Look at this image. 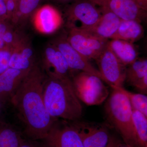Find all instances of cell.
I'll return each instance as SVG.
<instances>
[{"mask_svg":"<svg viewBox=\"0 0 147 147\" xmlns=\"http://www.w3.org/2000/svg\"><path fill=\"white\" fill-rule=\"evenodd\" d=\"M71 80L77 97L89 106L100 105L110 94L102 79L91 74L78 71Z\"/></svg>","mask_w":147,"mask_h":147,"instance_id":"4","label":"cell"},{"mask_svg":"<svg viewBox=\"0 0 147 147\" xmlns=\"http://www.w3.org/2000/svg\"><path fill=\"white\" fill-rule=\"evenodd\" d=\"M146 75L147 59H138L126 67L125 82L133 87Z\"/></svg>","mask_w":147,"mask_h":147,"instance_id":"19","label":"cell"},{"mask_svg":"<svg viewBox=\"0 0 147 147\" xmlns=\"http://www.w3.org/2000/svg\"><path fill=\"white\" fill-rule=\"evenodd\" d=\"M132 122L138 147H147V117L137 110H132Z\"/></svg>","mask_w":147,"mask_h":147,"instance_id":"18","label":"cell"},{"mask_svg":"<svg viewBox=\"0 0 147 147\" xmlns=\"http://www.w3.org/2000/svg\"><path fill=\"white\" fill-rule=\"evenodd\" d=\"M45 79L40 69L33 66L10 100L25 133L33 140L44 139L58 119L52 118L45 108L42 96Z\"/></svg>","mask_w":147,"mask_h":147,"instance_id":"1","label":"cell"},{"mask_svg":"<svg viewBox=\"0 0 147 147\" xmlns=\"http://www.w3.org/2000/svg\"><path fill=\"white\" fill-rule=\"evenodd\" d=\"M46 67L49 77L69 76L71 71L60 51L55 45L48 46L45 50Z\"/></svg>","mask_w":147,"mask_h":147,"instance_id":"14","label":"cell"},{"mask_svg":"<svg viewBox=\"0 0 147 147\" xmlns=\"http://www.w3.org/2000/svg\"><path fill=\"white\" fill-rule=\"evenodd\" d=\"M144 28L141 23L135 20H121L116 33L111 39L121 40L133 43L144 35Z\"/></svg>","mask_w":147,"mask_h":147,"instance_id":"17","label":"cell"},{"mask_svg":"<svg viewBox=\"0 0 147 147\" xmlns=\"http://www.w3.org/2000/svg\"><path fill=\"white\" fill-rule=\"evenodd\" d=\"M107 47L119 61L126 67L138 59V53L133 43L117 39L108 41Z\"/></svg>","mask_w":147,"mask_h":147,"instance_id":"16","label":"cell"},{"mask_svg":"<svg viewBox=\"0 0 147 147\" xmlns=\"http://www.w3.org/2000/svg\"><path fill=\"white\" fill-rule=\"evenodd\" d=\"M65 13L70 28L79 23V28L83 29L93 26L101 16L99 7L90 0H76L66 6Z\"/></svg>","mask_w":147,"mask_h":147,"instance_id":"6","label":"cell"},{"mask_svg":"<svg viewBox=\"0 0 147 147\" xmlns=\"http://www.w3.org/2000/svg\"><path fill=\"white\" fill-rule=\"evenodd\" d=\"M41 140L42 147H84L75 129L65 120H56L46 137Z\"/></svg>","mask_w":147,"mask_h":147,"instance_id":"8","label":"cell"},{"mask_svg":"<svg viewBox=\"0 0 147 147\" xmlns=\"http://www.w3.org/2000/svg\"><path fill=\"white\" fill-rule=\"evenodd\" d=\"M98 7L106 9L121 20H135L142 23L147 18V11L139 7L135 0H90Z\"/></svg>","mask_w":147,"mask_h":147,"instance_id":"10","label":"cell"},{"mask_svg":"<svg viewBox=\"0 0 147 147\" xmlns=\"http://www.w3.org/2000/svg\"><path fill=\"white\" fill-rule=\"evenodd\" d=\"M3 40L6 45L10 47L11 45H14L15 41V37L14 34L8 30L2 36Z\"/></svg>","mask_w":147,"mask_h":147,"instance_id":"25","label":"cell"},{"mask_svg":"<svg viewBox=\"0 0 147 147\" xmlns=\"http://www.w3.org/2000/svg\"><path fill=\"white\" fill-rule=\"evenodd\" d=\"M19 147H42L37 145L34 142L27 141L21 139Z\"/></svg>","mask_w":147,"mask_h":147,"instance_id":"28","label":"cell"},{"mask_svg":"<svg viewBox=\"0 0 147 147\" xmlns=\"http://www.w3.org/2000/svg\"><path fill=\"white\" fill-rule=\"evenodd\" d=\"M58 4L66 6L70 4L76 0H52Z\"/></svg>","mask_w":147,"mask_h":147,"instance_id":"29","label":"cell"},{"mask_svg":"<svg viewBox=\"0 0 147 147\" xmlns=\"http://www.w3.org/2000/svg\"><path fill=\"white\" fill-rule=\"evenodd\" d=\"M71 124L78 132L84 147H106L110 139L106 126L96 123L79 120Z\"/></svg>","mask_w":147,"mask_h":147,"instance_id":"9","label":"cell"},{"mask_svg":"<svg viewBox=\"0 0 147 147\" xmlns=\"http://www.w3.org/2000/svg\"><path fill=\"white\" fill-rule=\"evenodd\" d=\"M114 147H131L124 142H119L115 139Z\"/></svg>","mask_w":147,"mask_h":147,"instance_id":"32","label":"cell"},{"mask_svg":"<svg viewBox=\"0 0 147 147\" xmlns=\"http://www.w3.org/2000/svg\"><path fill=\"white\" fill-rule=\"evenodd\" d=\"M99 8L101 11L99 20L93 26L84 30L102 39H111L117 30L121 20L112 11Z\"/></svg>","mask_w":147,"mask_h":147,"instance_id":"12","label":"cell"},{"mask_svg":"<svg viewBox=\"0 0 147 147\" xmlns=\"http://www.w3.org/2000/svg\"><path fill=\"white\" fill-rule=\"evenodd\" d=\"M5 104V103H4L2 101L0 100V119H1V116L2 115L3 112Z\"/></svg>","mask_w":147,"mask_h":147,"instance_id":"34","label":"cell"},{"mask_svg":"<svg viewBox=\"0 0 147 147\" xmlns=\"http://www.w3.org/2000/svg\"><path fill=\"white\" fill-rule=\"evenodd\" d=\"M115 138L110 137V140L106 147H114Z\"/></svg>","mask_w":147,"mask_h":147,"instance_id":"35","label":"cell"},{"mask_svg":"<svg viewBox=\"0 0 147 147\" xmlns=\"http://www.w3.org/2000/svg\"><path fill=\"white\" fill-rule=\"evenodd\" d=\"M95 61L103 82L110 87H123L126 67L121 63L107 46Z\"/></svg>","mask_w":147,"mask_h":147,"instance_id":"7","label":"cell"},{"mask_svg":"<svg viewBox=\"0 0 147 147\" xmlns=\"http://www.w3.org/2000/svg\"><path fill=\"white\" fill-rule=\"evenodd\" d=\"M139 7L144 10H147V0H135Z\"/></svg>","mask_w":147,"mask_h":147,"instance_id":"30","label":"cell"},{"mask_svg":"<svg viewBox=\"0 0 147 147\" xmlns=\"http://www.w3.org/2000/svg\"><path fill=\"white\" fill-rule=\"evenodd\" d=\"M54 45L63 55L71 71L88 72L97 76L103 81L98 69L92 65L90 61L72 47L67 40V37L63 36L57 38Z\"/></svg>","mask_w":147,"mask_h":147,"instance_id":"11","label":"cell"},{"mask_svg":"<svg viewBox=\"0 0 147 147\" xmlns=\"http://www.w3.org/2000/svg\"><path fill=\"white\" fill-rule=\"evenodd\" d=\"M114 87L126 95L132 110H137L147 117V96L146 94L132 92L123 87Z\"/></svg>","mask_w":147,"mask_h":147,"instance_id":"21","label":"cell"},{"mask_svg":"<svg viewBox=\"0 0 147 147\" xmlns=\"http://www.w3.org/2000/svg\"><path fill=\"white\" fill-rule=\"evenodd\" d=\"M30 70L22 71L9 67L0 74V100L5 104L10 100Z\"/></svg>","mask_w":147,"mask_h":147,"instance_id":"13","label":"cell"},{"mask_svg":"<svg viewBox=\"0 0 147 147\" xmlns=\"http://www.w3.org/2000/svg\"><path fill=\"white\" fill-rule=\"evenodd\" d=\"M9 47H8L6 45L4 41L3 40L2 36L0 34V50L6 49V48H9Z\"/></svg>","mask_w":147,"mask_h":147,"instance_id":"33","label":"cell"},{"mask_svg":"<svg viewBox=\"0 0 147 147\" xmlns=\"http://www.w3.org/2000/svg\"><path fill=\"white\" fill-rule=\"evenodd\" d=\"M67 40L76 51L90 61L95 60L107 47L109 40L96 36L84 29L70 28Z\"/></svg>","mask_w":147,"mask_h":147,"instance_id":"5","label":"cell"},{"mask_svg":"<svg viewBox=\"0 0 147 147\" xmlns=\"http://www.w3.org/2000/svg\"><path fill=\"white\" fill-rule=\"evenodd\" d=\"M4 1H6V0H4Z\"/></svg>","mask_w":147,"mask_h":147,"instance_id":"36","label":"cell"},{"mask_svg":"<svg viewBox=\"0 0 147 147\" xmlns=\"http://www.w3.org/2000/svg\"><path fill=\"white\" fill-rule=\"evenodd\" d=\"M36 18L38 28L46 34L55 32L61 25V21L59 11L48 5L42 6L37 10Z\"/></svg>","mask_w":147,"mask_h":147,"instance_id":"15","label":"cell"},{"mask_svg":"<svg viewBox=\"0 0 147 147\" xmlns=\"http://www.w3.org/2000/svg\"><path fill=\"white\" fill-rule=\"evenodd\" d=\"M8 30V27L6 24L2 21H0V34L2 36Z\"/></svg>","mask_w":147,"mask_h":147,"instance_id":"31","label":"cell"},{"mask_svg":"<svg viewBox=\"0 0 147 147\" xmlns=\"http://www.w3.org/2000/svg\"><path fill=\"white\" fill-rule=\"evenodd\" d=\"M112 90L105 104L108 123L119 133L124 142L131 147H138L132 122V109L128 98L116 87Z\"/></svg>","mask_w":147,"mask_h":147,"instance_id":"3","label":"cell"},{"mask_svg":"<svg viewBox=\"0 0 147 147\" xmlns=\"http://www.w3.org/2000/svg\"><path fill=\"white\" fill-rule=\"evenodd\" d=\"M41 0H17V6L13 16L16 18H25L36 10Z\"/></svg>","mask_w":147,"mask_h":147,"instance_id":"22","label":"cell"},{"mask_svg":"<svg viewBox=\"0 0 147 147\" xmlns=\"http://www.w3.org/2000/svg\"><path fill=\"white\" fill-rule=\"evenodd\" d=\"M32 60L23 56L18 49H13L9 60V67L22 71L29 70L33 67Z\"/></svg>","mask_w":147,"mask_h":147,"instance_id":"23","label":"cell"},{"mask_svg":"<svg viewBox=\"0 0 147 147\" xmlns=\"http://www.w3.org/2000/svg\"><path fill=\"white\" fill-rule=\"evenodd\" d=\"M7 14H14L17 6V0H6L5 1Z\"/></svg>","mask_w":147,"mask_h":147,"instance_id":"26","label":"cell"},{"mask_svg":"<svg viewBox=\"0 0 147 147\" xmlns=\"http://www.w3.org/2000/svg\"><path fill=\"white\" fill-rule=\"evenodd\" d=\"M13 50L10 47L0 50V74L9 67V64Z\"/></svg>","mask_w":147,"mask_h":147,"instance_id":"24","label":"cell"},{"mask_svg":"<svg viewBox=\"0 0 147 147\" xmlns=\"http://www.w3.org/2000/svg\"><path fill=\"white\" fill-rule=\"evenodd\" d=\"M21 139L16 129L0 119V147H19Z\"/></svg>","mask_w":147,"mask_h":147,"instance_id":"20","label":"cell"},{"mask_svg":"<svg viewBox=\"0 0 147 147\" xmlns=\"http://www.w3.org/2000/svg\"><path fill=\"white\" fill-rule=\"evenodd\" d=\"M7 15V11L4 0H0V18H3Z\"/></svg>","mask_w":147,"mask_h":147,"instance_id":"27","label":"cell"},{"mask_svg":"<svg viewBox=\"0 0 147 147\" xmlns=\"http://www.w3.org/2000/svg\"><path fill=\"white\" fill-rule=\"evenodd\" d=\"M45 108L53 119L74 121L83 114V106L69 76L49 77L42 89Z\"/></svg>","mask_w":147,"mask_h":147,"instance_id":"2","label":"cell"}]
</instances>
